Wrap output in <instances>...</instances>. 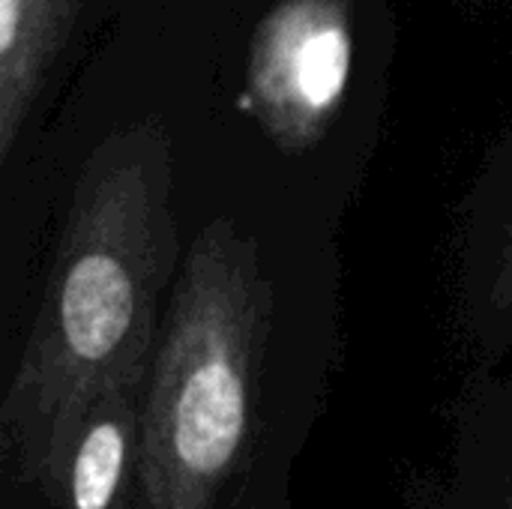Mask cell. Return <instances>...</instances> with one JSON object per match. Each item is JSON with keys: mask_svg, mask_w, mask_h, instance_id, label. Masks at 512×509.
I'll return each mask as SVG.
<instances>
[{"mask_svg": "<svg viewBox=\"0 0 512 509\" xmlns=\"http://www.w3.org/2000/svg\"><path fill=\"white\" fill-rule=\"evenodd\" d=\"M504 509H512V474H510V492H507V504H504Z\"/></svg>", "mask_w": 512, "mask_h": 509, "instance_id": "52a82bcc", "label": "cell"}, {"mask_svg": "<svg viewBox=\"0 0 512 509\" xmlns=\"http://www.w3.org/2000/svg\"><path fill=\"white\" fill-rule=\"evenodd\" d=\"M501 297L507 294L512 297V228H510V240H507V252H504V264H501V282L495 288Z\"/></svg>", "mask_w": 512, "mask_h": 509, "instance_id": "8992f818", "label": "cell"}, {"mask_svg": "<svg viewBox=\"0 0 512 509\" xmlns=\"http://www.w3.org/2000/svg\"><path fill=\"white\" fill-rule=\"evenodd\" d=\"M354 57L351 0H279L258 24L249 99L285 153H303L333 123Z\"/></svg>", "mask_w": 512, "mask_h": 509, "instance_id": "3957f363", "label": "cell"}, {"mask_svg": "<svg viewBox=\"0 0 512 509\" xmlns=\"http://www.w3.org/2000/svg\"><path fill=\"white\" fill-rule=\"evenodd\" d=\"M144 390H108L84 417L54 495L57 509H132Z\"/></svg>", "mask_w": 512, "mask_h": 509, "instance_id": "277c9868", "label": "cell"}, {"mask_svg": "<svg viewBox=\"0 0 512 509\" xmlns=\"http://www.w3.org/2000/svg\"><path fill=\"white\" fill-rule=\"evenodd\" d=\"M78 0H0V159L6 162L54 66Z\"/></svg>", "mask_w": 512, "mask_h": 509, "instance_id": "5b68a950", "label": "cell"}, {"mask_svg": "<svg viewBox=\"0 0 512 509\" xmlns=\"http://www.w3.org/2000/svg\"><path fill=\"white\" fill-rule=\"evenodd\" d=\"M177 264L171 144L156 126L102 141L84 162L27 345L3 399L6 447L54 501L87 411L147 387Z\"/></svg>", "mask_w": 512, "mask_h": 509, "instance_id": "6da1fadb", "label": "cell"}, {"mask_svg": "<svg viewBox=\"0 0 512 509\" xmlns=\"http://www.w3.org/2000/svg\"><path fill=\"white\" fill-rule=\"evenodd\" d=\"M273 327L261 252L234 222L192 243L141 399L138 509H219L240 471Z\"/></svg>", "mask_w": 512, "mask_h": 509, "instance_id": "7a4b0ae2", "label": "cell"}]
</instances>
